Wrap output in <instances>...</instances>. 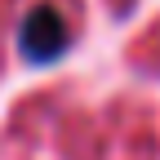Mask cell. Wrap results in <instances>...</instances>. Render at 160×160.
Here are the masks:
<instances>
[{
  "label": "cell",
  "mask_w": 160,
  "mask_h": 160,
  "mask_svg": "<svg viewBox=\"0 0 160 160\" xmlns=\"http://www.w3.org/2000/svg\"><path fill=\"white\" fill-rule=\"evenodd\" d=\"M67 45H71V27L53 5H31L27 18L18 22V49L27 62H53L67 53Z\"/></svg>",
  "instance_id": "cell-1"
}]
</instances>
